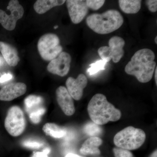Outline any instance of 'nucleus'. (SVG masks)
I'll return each mask as SVG.
<instances>
[{
    "label": "nucleus",
    "mask_w": 157,
    "mask_h": 157,
    "mask_svg": "<svg viewBox=\"0 0 157 157\" xmlns=\"http://www.w3.org/2000/svg\"><path fill=\"white\" fill-rule=\"evenodd\" d=\"M154 52L148 48H143L136 52L125 67L127 74L136 77L142 83L151 80L155 69Z\"/></svg>",
    "instance_id": "nucleus-1"
},
{
    "label": "nucleus",
    "mask_w": 157,
    "mask_h": 157,
    "mask_svg": "<svg viewBox=\"0 0 157 157\" xmlns=\"http://www.w3.org/2000/svg\"><path fill=\"white\" fill-rule=\"evenodd\" d=\"M87 109L92 121L99 125L109 121H117L121 116L120 110L108 102L106 96L101 94L93 96L88 105Z\"/></svg>",
    "instance_id": "nucleus-2"
},
{
    "label": "nucleus",
    "mask_w": 157,
    "mask_h": 157,
    "mask_svg": "<svg viewBox=\"0 0 157 157\" xmlns=\"http://www.w3.org/2000/svg\"><path fill=\"white\" fill-rule=\"evenodd\" d=\"M86 24L96 33L105 35L118 29L122 25L124 18L119 11L109 9L102 14L93 13L88 16Z\"/></svg>",
    "instance_id": "nucleus-3"
},
{
    "label": "nucleus",
    "mask_w": 157,
    "mask_h": 157,
    "mask_svg": "<svg viewBox=\"0 0 157 157\" xmlns=\"http://www.w3.org/2000/svg\"><path fill=\"white\" fill-rule=\"evenodd\" d=\"M145 139L146 134L143 130L129 126L118 132L114 136L113 142L117 147L134 150L140 147Z\"/></svg>",
    "instance_id": "nucleus-4"
},
{
    "label": "nucleus",
    "mask_w": 157,
    "mask_h": 157,
    "mask_svg": "<svg viewBox=\"0 0 157 157\" xmlns=\"http://www.w3.org/2000/svg\"><path fill=\"white\" fill-rule=\"evenodd\" d=\"M38 49L40 56L45 61H52L62 52L63 47L56 35L45 34L39 39Z\"/></svg>",
    "instance_id": "nucleus-5"
},
{
    "label": "nucleus",
    "mask_w": 157,
    "mask_h": 157,
    "mask_svg": "<svg viewBox=\"0 0 157 157\" xmlns=\"http://www.w3.org/2000/svg\"><path fill=\"white\" fill-rule=\"evenodd\" d=\"M26 125L25 116L21 108L17 106L10 107L5 121L7 132L13 137H17L24 132Z\"/></svg>",
    "instance_id": "nucleus-6"
},
{
    "label": "nucleus",
    "mask_w": 157,
    "mask_h": 157,
    "mask_svg": "<svg viewBox=\"0 0 157 157\" xmlns=\"http://www.w3.org/2000/svg\"><path fill=\"white\" fill-rule=\"evenodd\" d=\"M109 46H102L98 49V53L101 59L109 62L112 59L116 63L121 60L124 56L123 49L125 42L121 37L114 36L109 41Z\"/></svg>",
    "instance_id": "nucleus-7"
},
{
    "label": "nucleus",
    "mask_w": 157,
    "mask_h": 157,
    "mask_svg": "<svg viewBox=\"0 0 157 157\" xmlns=\"http://www.w3.org/2000/svg\"><path fill=\"white\" fill-rule=\"evenodd\" d=\"M7 9L10 11V14L0 9V23L7 30L12 31L15 28L17 21L23 16L24 9L17 0L10 1Z\"/></svg>",
    "instance_id": "nucleus-8"
},
{
    "label": "nucleus",
    "mask_w": 157,
    "mask_h": 157,
    "mask_svg": "<svg viewBox=\"0 0 157 157\" xmlns=\"http://www.w3.org/2000/svg\"><path fill=\"white\" fill-rule=\"evenodd\" d=\"M71 60L72 58L69 53L62 52L56 58L51 61L47 70L52 74L63 77L69 73Z\"/></svg>",
    "instance_id": "nucleus-9"
},
{
    "label": "nucleus",
    "mask_w": 157,
    "mask_h": 157,
    "mask_svg": "<svg viewBox=\"0 0 157 157\" xmlns=\"http://www.w3.org/2000/svg\"><path fill=\"white\" fill-rule=\"evenodd\" d=\"M66 2L72 22L75 24L81 22L88 13L89 8L86 1L68 0Z\"/></svg>",
    "instance_id": "nucleus-10"
},
{
    "label": "nucleus",
    "mask_w": 157,
    "mask_h": 157,
    "mask_svg": "<svg viewBox=\"0 0 157 157\" xmlns=\"http://www.w3.org/2000/svg\"><path fill=\"white\" fill-rule=\"evenodd\" d=\"M88 83L86 76L83 74H80L77 78L69 77L66 81V85L68 92L73 99L79 101L83 95V90Z\"/></svg>",
    "instance_id": "nucleus-11"
},
{
    "label": "nucleus",
    "mask_w": 157,
    "mask_h": 157,
    "mask_svg": "<svg viewBox=\"0 0 157 157\" xmlns=\"http://www.w3.org/2000/svg\"><path fill=\"white\" fill-rule=\"evenodd\" d=\"M27 86L23 82H12L5 86L0 90V101H13L24 94Z\"/></svg>",
    "instance_id": "nucleus-12"
},
{
    "label": "nucleus",
    "mask_w": 157,
    "mask_h": 157,
    "mask_svg": "<svg viewBox=\"0 0 157 157\" xmlns=\"http://www.w3.org/2000/svg\"><path fill=\"white\" fill-rule=\"evenodd\" d=\"M57 101L64 113L68 116L73 115L75 112L73 98L68 92L67 88L60 86L56 89Z\"/></svg>",
    "instance_id": "nucleus-13"
},
{
    "label": "nucleus",
    "mask_w": 157,
    "mask_h": 157,
    "mask_svg": "<svg viewBox=\"0 0 157 157\" xmlns=\"http://www.w3.org/2000/svg\"><path fill=\"white\" fill-rule=\"evenodd\" d=\"M0 52L8 65L13 67L17 66L20 59L16 48L6 42H0Z\"/></svg>",
    "instance_id": "nucleus-14"
},
{
    "label": "nucleus",
    "mask_w": 157,
    "mask_h": 157,
    "mask_svg": "<svg viewBox=\"0 0 157 157\" xmlns=\"http://www.w3.org/2000/svg\"><path fill=\"white\" fill-rule=\"evenodd\" d=\"M102 143L103 140L100 137H90L82 144L80 149V153L84 155H100L101 151L99 147Z\"/></svg>",
    "instance_id": "nucleus-15"
},
{
    "label": "nucleus",
    "mask_w": 157,
    "mask_h": 157,
    "mask_svg": "<svg viewBox=\"0 0 157 157\" xmlns=\"http://www.w3.org/2000/svg\"><path fill=\"white\" fill-rule=\"evenodd\" d=\"M64 0H38L34 5V9L38 14H43L51 9L64 4Z\"/></svg>",
    "instance_id": "nucleus-16"
},
{
    "label": "nucleus",
    "mask_w": 157,
    "mask_h": 157,
    "mask_svg": "<svg viewBox=\"0 0 157 157\" xmlns=\"http://www.w3.org/2000/svg\"><path fill=\"white\" fill-rule=\"evenodd\" d=\"M118 3L121 10L126 14H136L141 9L140 0H119Z\"/></svg>",
    "instance_id": "nucleus-17"
},
{
    "label": "nucleus",
    "mask_w": 157,
    "mask_h": 157,
    "mask_svg": "<svg viewBox=\"0 0 157 157\" xmlns=\"http://www.w3.org/2000/svg\"><path fill=\"white\" fill-rule=\"evenodd\" d=\"M42 130L46 135L55 138H61L67 135V131L63 127L52 123L45 124Z\"/></svg>",
    "instance_id": "nucleus-18"
},
{
    "label": "nucleus",
    "mask_w": 157,
    "mask_h": 157,
    "mask_svg": "<svg viewBox=\"0 0 157 157\" xmlns=\"http://www.w3.org/2000/svg\"><path fill=\"white\" fill-rule=\"evenodd\" d=\"M43 99L40 96L36 95L29 96L25 100V104L27 111L30 112L32 109H35V107L42 104Z\"/></svg>",
    "instance_id": "nucleus-19"
},
{
    "label": "nucleus",
    "mask_w": 157,
    "mask_h": 157,
    "mask_svg": "<svg viewBox=\"0 0 157 157\" xmlns=\"http://www.w3.org/2000/svg\"><path fill=\"white\" fill-rule=\"evenodd\" d=\"M83 132L86 134L91 137H98L101 134V129L99 125L93 122H89L84 126Z\"/></svg>",
    "instance_id": "nucleus-20"
},
{
    "label": "nucleus",
    "mask_w": 157,
    "mask_h": 157,
    "mask_svg": "<svg viewBox=\"0 0 157 157\" xmlns=\"http://www.w3.org/2000/svg\"><path fill=\"white\" fill-rule=\"evenodd\" d=\"M107 62L103 60H99L95 63H93L90 65V68L87 70V73L90 76L94 75L101 70H105Z\"/></svg>",
    "instance_id": "nucleus-21"
},
{
    "label": "nucleus",
    "mask_w": 157,
    "mask_h": 157,
    "mask_svg": "<svg viewBox=\"0 0 157 157\" xmlns=\"http://www.w3.org/2000/svg\"><path fill=\"white\" fill-rule=\"evenodd\" d=\"M45 109L43 107L37 108L30 113L29 117L32 122L38 124L41 121V117L45 113Z\"/></svg>",
    "instance_id": "nucleus-22"
},
{
    "label": "nucleus",
    "mask_w": 157,
    "mask_h": 157,
    "mask_svg": "<svg viewBox=\"0 0 157 157\" xmlns=\"http://www.w3.org/2000/svg\"><path fill=\"white\" fill-rule=\"evenodd\" d=\"M86 2L89 9L97 11L103 6L105 1L103 0H86Z\"/></svg>",
    "instance_id": "nucleus-23"
},
{
    "label": "nucleus",
    "mask_w": 157,
    "mask_h": 157,
    "mask_svg": "<svg viewBox=\"0 0 157 157\" xmlns=\"http://www.w3.org/2000/svg\"><path fill=\"white\" fill-rule=\"evenodd\" d=\"M113 152L115 157H134L132 153L129 150L119 147H114Z\"/></svg>",
    "instance_id": "nucleus-24"
},
{
    "label": "nucleus",
    "mask_w": 157,
    "mask_h": 157,
    "mask_svg": "<svg viewBox=\"0 0 157 157\" xmlns=\"http://www.w3.org/2000/svg\"><path fill=\"white\" fill-rule=\"evenodd\" d=\"M23 145L29 148L38 149L42 147L43 145V144L39 141L27 140L23 142Z\"/></svg>",
    "instance_id": "nucleus-25"
},
{
    "label": "nucleus",
    "mask_w": 157,
    "mask_h": 157,
    "mask_svg": "<svg viewBox=\"0 0 157 157\" xmlns=\"http://www.w3.org/2000/svg\"><path fill=\"white\" fill-rule=\"evenodd\" d=\"M148 10L151 12H155L157 11V1L156 0H147L145 2Z\"/></svg>",
    "instance_id": "nucleus-26"
},
{
    "label": "nucleus",
    "mask_w": 157,
    "mask_h": 157,
    "mask_svg": "<svg viewBox=\"0 0 157 157\" xmlns=\"http://www.w3.org/2000/svg\"><path fill=\"white\" fill-rule=\"evenodd\" d=\"M12 78V75L10 73L4 74L0 77V83H3L5 82L9 81Z\"/></svg>",
    "instance_id": "nucleus-27"
},
{
    "label": "nucleus",
    "mask_w": 157,
    "mask_h": 157,
    "mask_svg": "<svg viewBox=\"0 0 157 157\" xmlns=\"http://www.w3.org/2000/svg\"><path fill=\"white\" fill-rule=\"evenodd\" d=\"M31 157H48V154L42 151L41 152H35Z\"/></svg>",
    "instance_id": "nucleus-28"
},
{
    "label": "nucleus",
    "mask_w": 157,
    "mask_h": 157,
    "mask_svg": "<svg viewBox=\"0 0 157 157\" xmlns=\"http://www.w3.org/2000/svg\"><path fill=\"white\" fill-rule=\"evenodd\" d=\"M64 157H84L81 156L79 155L71 153H68L66 155V156Z\"/></svg>",
    "instance_id": "nucleus-29"
},
{
    "label": "nucleus",
    "mask_w": 157,
    "mask_h": 157,
    "mask_svg": "<svg viewBox=\"0 0 157 157\" xmlns=\"http://www.w3.org/2000/svg\"><path fill=\"white\" fill-rule=\"evenodd\" d=\"M155 83L156 84V85H157V67H156L155 69Z\"/></svg>",
    "instance_id": "nucleus-30"
},
{
    "label": "nucleus",
    "mask_w": 157,
    "mask_h": 157,
    "mask_svg": "<svg viewBox=\"0 0 157 157\" xmlns=\"http://www.w3.org/2000/svg\"><path fill=\"white\" fill-rule=\"evenodd\" d=\"M150 157H157V150H156L155 151L152 153V154L151 155Z\"/></svg>",
    "instance_id": "nucleus-31"
},
{
    "label": "nucleus",
    "mask_w": 157,
    "mask_h": 157,
    "mask_svg": "<svg viewBox=\"0 0 157 157\" xmlns=\"http://www.w3.org/2000/svg\"><path fill=\"white\" fill-rule=\"evenodd\" d=\"M3 59L0 56V67L3 64Z\"/></svg>",
    "instance_id": "nucleus-32"
},
{
    "label": "nucleus",
    "mask_w": 157,
    "mask_h": 157,
    "mask_svg": "<svg viewBox=\"0 0 157 157\" xmlns=\"http://www.w3.org/2000/svg\"><path fill=\"white\" fill-rule=\"evenodd\" d=\"M155 42L156 44H157V37L156 36L155 38Z\"/></svg>",
    "instance_id": "nucleus-33"
},
{
    "label": "nucleus",
    "mask_w": 157,
    "mask_h": 157,
    "mask_svg": "<svg viewBox=\"0 0 157 157\" xmlns=\"http://www.w3.org/2000/svg\"><path fill=\"white\" fill-rule=\"evenodd\" d=\"M58 26H56L54 28L55 29L58 28Z\"/></svg>",
    "instance_id": "nucleus-34"
}]
</instances>
